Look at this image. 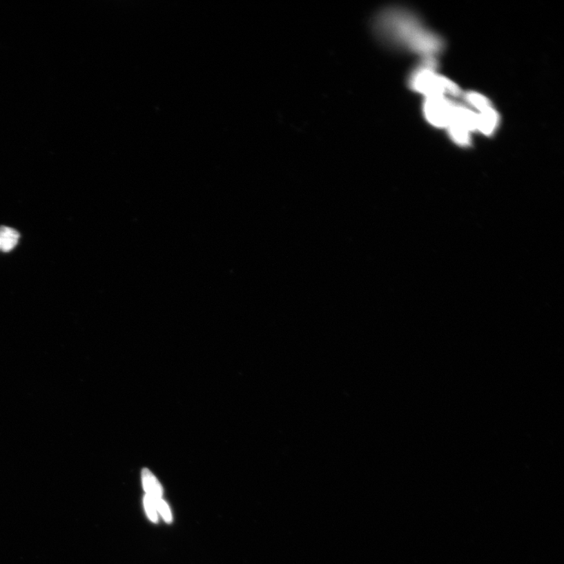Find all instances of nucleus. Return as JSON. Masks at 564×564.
Wrapping results in <instances>:
<instances>
[{"instance_id": "obj_5", "label": "nucleus", "mask_w": 564, "mask_h": 564, "mask_svg": "<svg viewBox=\"0 0 564 564\" xmlns=\"http://www.w3.org/2000/svg\"><path fill=\"white\" fill-rule=\"evenodd\" d=\"M478 113L476 118V132L486 137H492L495 133L501 121L497 110L492 107L484 112Z\"/></svg>"}, {"instance_id": "obj_6", "label": "nucleus", "mask_w": 564, "mask_h": 564, "mask_svg": "<svg viewBox=\"0 0 564 564\" xmlns=\"http://www.w3.org/2000/svg\"><path fill=\"white\" fill-rule=\"evenodd\" d=\"M142 484L146 496L154 500L162 498L164 489L155 476L148 469H144L142 474Z\"/></svg>"}, {"instance_id": "obj_4", "label": "nucleus", "mask_w": 564, "mask_h": 564, "mask_svg": "<svg viewBox=\"0 0 564 564\" xmlns=\"http://www.w3.org/2000/svg\"><path fill=\"white\" fill-rule=\"evenodd\" d=\"M456 102L445 96L425 97L422 106L424 117L428 124L438 129H446L449 126Z\"/></svg>"}, {"instance_id": "obj_9", "label": "nucleus", "mask_w": 564, "mask_h": 564, "mask_svg": "<svg viewBox=\"0 0 564 564\" xmlns=\"http://www.w3.org/2000/svg\"><path fill=\"white\" fill-rule=\"evenodd\" d=\"M154 502L158 514L162 516V518H164L166 523H171L173 521V516L171 508L168 504L162 498L154 500Z\"/></svg>"}, {"instance_id": "obj_1", "label": "nucleus", "mask_w": 564, "mask_h": 564, "mask_svg": "<svg viewBox=\"0 0 564 564\" xmlns=\"http://www.w3.org/2000/svg\"><path fill=\"white\" fill-rule=\"evenodd\" d=\"M375 28L386 43L423 57H436L444 50L443 39L428 30L420 19L405 9L382 10L376 17Z\"/></svg>"}, {"instance_id": "obj_8", "label": "nucleus", "mask_w": 564, "mask_h": 564, "mask_svg": "<svg viewBox=\"0 0 564 564\" xmlns=\"http://www.w3.org/2000/svg\"><path fill=\"white\" fill-rule=\"evenodd\" d=\"M20 235L19 232L8 226H0V249L3 252L12 250L19 242Z\"/></svg>"}, {"instance_id": "obj_7", "label": "nucleus", "mask_w": 564, "mask_h": 564, "mask_svg": "<svg viewBox=\"0 0 564 564\" xmlns=\"http://www.w3.org/2000/svg\"><path fill=\"white\" fill-rule=\"evenodd\" d=\"M464 101L466 106L475 110L476 113L484 112V110L493 107L489 98L476 91H468L463 94Z\"/></svg>"}, {"instance_id": "obj_2", "label": "nucleus", "mask_w": 564, "mask_h": 564, "mask_svg": "<svg viewBox=\"0 0 564 564\" xmlns=\"http://www.w3.org/2000/svg\"><path fill=\"white\" fill-rule=\"evenodd\" d=\"M438 67L436 57H424L421 65L413 70L410 75V88L425 97L445 96L451 99L463 95L460 87L454 81L440 75Z\"/></svg>"}, {"instance_id": "obj_3", "label": "nucleus", "mask_w": 564, "mask_h": 564, "mask_svg": "<svg viewBox=\"0 0 564 564\" xmlns=\"http://www.w3.org/2000/svg\"><path fill=\"white\" fill-rule=\"evenodd\" d=\"M478 113L466 104L456 103L451 119L446 129L451 141L458 146L467 148L472 144V133L476 132Z\"/></svg>"}, {"instance_id": "obj_10", "label": "nucleus", "mask_w": 564, "mask_h": 564, "mask_svg": "<svg viewBox=\"0 0 564 564\" xmlns=\"http://www.w3.org/2000/svg\"><path fill=\"white\" fill-rule=\"evenodd\" d=\"M144 505L145 511H146V514L150 521H152L154 523L158 522V512H157L154 500L152 498L145 495L144 498Z\"/></svg>"}]
</instances>
